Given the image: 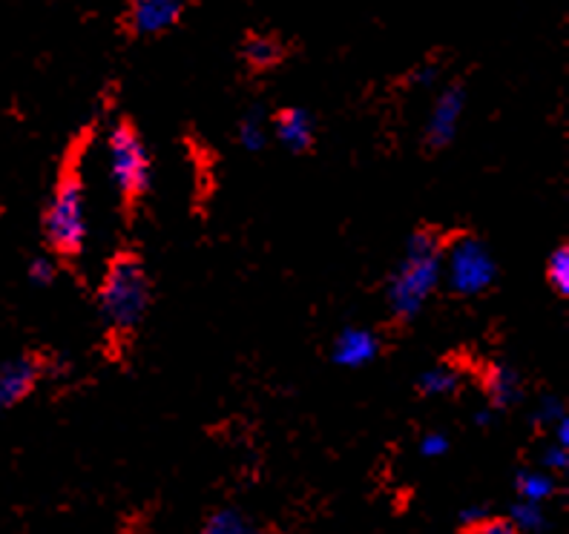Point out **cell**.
Returning a JSON list of instances; mask_svg holds the SVG:
<instances>
[{
  "mask_svg": "<svg viewBox=\"0 0 569 534\" xmlns=\"http://www.w3.org/2000/svg\"><path fill=\"white\" fill-rule=\"evenodd\" d=\"M443 236L429 228H420L406 242V253L391 273L386 288V302L397 322H411L423 311L429 296L438 291L443 276Z\"/></svg>",
  "mask_w": 569,
  "mask_h": 534,
  "instance_id": "1",
  "label": "cell"
},
{
  "mask_svg": "<svg viewBox=\"0 0 569 534\" xmlns=\"http://www.w3.org/2000/svg\"><path fill=\"white\" fill-rule=\"evenodd\" d=\"M150 276L141 259L132 253L112 259L98 288V308L107 325L116 333L136 331L150 308Z\"/></svg>",
  "mask_w": 569,
  "mask_h": 534,
  "instance_id": "2",
  "label": "cell"
},
{
  "mask_svg": "<svg viewBox=\"0 0 569 534\" xmlns=\"http://www.w3.org/2000/svg\"><path fill=\"white\" fill-rule=\"evenodd\" d=\"M43 239L58 256H78L87 244V193L81 170H67L43 210Z\"/></svg>",
  "mask_w": 569,
  "mask_h": 534,
  "instance_id": "3",
  "label": "cell"
},
{
  "mask_svg": "<svg viewBox=\"0 0 569 534\" xmlns=\"http://www.w3.org/2000/svg\"><path fill=\"white\" fill-rule=\"evenodd\" d=\"M107 153H110L112 184L127 204H136L150 190L153 164H150L144 139L132 121L124 119L112 127L110 139H107Z\"/></svg>",
  "mask_w": 569,
  "mask_h": 534,
  "instance_id": "4",
  "label": "cell"
},
{
  "mask_svg": "<svg viewBox=\"0 0 569 534\" xmlns=\"http://www.w3.org/2000/svg\"><path fill=\"white\" fill-rule=\"evenodd\" d=\"M443 264L451 291L458 296H478V293L489 291L498 276V264L487 244L469 233L451 239L449 248H443Z\"/></svg>",
  "mask_w": 569,
  "mask_h": 534,
  "instance_id": "5",
  "label": "cell"
},
{
  "mask_svg": "<svg viewBox=\"0 0 569 534\" xmlns=\"http://www.w3.org/2000/svg\"><path fill=\"white\" fill-rule=\"evenodd\" d=\"M188 9V0H127V29L136 38L164 36Z\"/></svg>",
  "mask_w": 569,
  "mask_h": 534,
  "instance_id": "6",
  "label": "cell"
},
{
  "mask_svg": "<svg viewBox=\"0 0 569 534\" xmlns=\"http://www.w3.org/2000/svg\"><path fill=\"white\" fill-rule=\"evenodd\" d=\"M463 107H466V90L460 83H449L443 92L438 95L435 107H431L429 124H426V147L431 153L435 150H443L455 141L458 135L460 119H463Z\"/></svg>",
  "mask_w": 569,
  "mask_h": 534,
  "instance_id": "7",
  "label": "cell"
},
{
  "mask_svg": "<svg viewBox=\"0 0 569 534\" xmlns=\"http://www.w3.org/2000/svg\"><path fill=\"white\" fill-rule=\"evenodd\" d=\"M43 376V362L38 356H14L0 365V414L23 403Z\"/></svg>",
  "mask_w": 569,
  "mask_h": 534,
  "instance_id": "8",
  "label": "cell"
},
{
  "mask_svg": "<svg viewBox=\"0 0 569 534\" xmlns=\"http://www.w3.org/2000/svg\"><path fill=\"white\" fill-rule=\"evenodd\" d=\"M380 336L368 328H346L333 340L331 360L340 369H366L380 356Z\"/></svg>",
  "mask_w": 569,
  "mask_h": 534,
  "instance_id": "9",
  "label": "cell"
},
{
  "mask_svg": "<svg viewBox=\"0 0 569 534\" xmlns=\"http://www.w3.org/2000/svg\"><path fill=\"white\" fill-rule=\"evenodd\" d=\"M271 130L279 144H284L293 153H308L313 147V139H317L313 115L308 110H299V107H288V110L277 112Z\"/></svg>",
  "mask_w": 569,
  "mask_h": 534,
  "instance_id": "10",
  "label": "cell"
},
{
  "mask_svg": "<svg viewBox=\"0 0 569 534\" xmlns=\"http://www.w3.org/2000/svg\"><path fill=\"white\" fill-rule=\"evenodd\" d=\"M487 394L492 409H509V405L521 403V374H518L512 365L498 362V365H492V369L487 371Z\"/></svg>",
  "mask_w": 569,
  "mask_h": 534,
  "instance_id": "11",
  "label": "cell"
},
{
  "mask_svg": "<svg viewBox=\"0 0 569 534\" xmlns=\"http://www.w3.org/2000/svg\"><path fill=\"white\" fill-rule=\"evenodd\" d=\"M242 61L248 63V70L253 72H268L284 61V47L273 36L264 32H253L248 41L242 43Z\"/></svg>",
  "mask_w": 569,
  "mask_h": 534,
  "instance_id": "12",
  "label": "cell"
},
{
  "mask_svg": "<svg viewBox=\"0 0 569 534\" xmlns=\"http://www.w3.org/2000/svg\"><path fill=\"white\" fill-rule=\"evenodd\" d=\"M515 492L529 503H547V500L556 497L558 480L556 474L543 472V468H523V472L515 474Z\"/></svg>",
  "mask_w": 569,
  "mask_h": 534,
  "instance_id": "13",
  "label": "cell"
},
{
  "mask_svg": "<svg viewBox=\"0 0 569 534\" xmlns=\"http://www.w3.org/2000/svg\"><path fill=\"white\" fill-rule=\"evenodd\" d=\"M202 534H273V532H268V528L248 521L239 508L224 506L208 514V521L202 523Z\"/></svg>",
  "mask_w": 569,
  "mask_h": 534,
  "instance_id": "14",
  "label": "cell"
},
{
  "mask_svg": "<svg viewBox=\"0 0 569 534\" xmlns=\"http://www.w3.org/2000/svg\"><path fill=\"white\" fill-rule=\"evenodd\" d=\"M460 385V374L451 365H435V369L423 371L417 380V391L423 396H446L455 394Z\"/></svg>",
  "mask_w": 569,
  "mask_h": 534,
  "instance_id": "15",
  "label": "cell"
},
{
  "mask_svg": "<svg viewBox=\"0 0 569 534\" xmlns=\"http://www.w3.org/2000/svg\"><path fill=\"white\" fill-rule=\"evenodd\" d=\"M509 521L521 534H541L549 528V517L543 512V503H529V500H518L509 512Z\"/></svg>",
  "mask_w": 569,
  "mask_h": 534,
  "instance_id": "16",
  "label": "cell"
},
{
  "mask_svg": "<svg viewBox=\"0 0 569 534\" xmlns=\"http://www.w3.org/2000/svg\"><path fill=\"white\" fill-rule=\"evenodd\" d=\"M268 132H271V127H268L262 112L250 110L248 115L239 121L237 139L248 153H259V150H264V144H268Z\"/></svg>",
  "mask_w": 569,
  "mask_h": 534,
  "instance_id": "17",
  "label": "cell"
},
{
  "mask_svg": "<svg viewBox=\"0 0 569 534\" xmlns=\"http://www.w3.org/2000/svg\"><path fill=\"white\" fill-rule=\"evenodd\" d=\"M547 282L558 296H569V248L561 244L547 262Z\"/></svg>",
  "mask_w": 569,
  "mask_h": 534,
  "instance_id": "18",
  "label": "cell"
},
{
  "mask_svg": "<svg viewBox=\"0 0 569 534\" xmlns=\"http://www.w3.org/2000/svg\"><path fill=\"white\" fill-rule=\"evenodd\" d=\"M541 468L549 474H563L569 468V449L561 443H552L543 449Z\"/></svg>",
  "mask_w": 569,
  "mask_h": 534,
  "instance_id": "19",
  "label": "cell"
},
{
  "mask_svg": "<svg viewBox=\"0 0 569 534\" xmlns=\"http://www.w3.org/2000/svg\"><path fill=\"white\" fill-rule=\"evenodd\" d=\"M451 449L449 437H446L443 431H429V434H423V440H420V454L429 460H438L443 457L446 452Z\"/></svg>",
  "mask_w": 569,
  "mask_h": 534,
  "instance_id": "20",
  "label": "cell"
},
{
  "mask_svg": "<svg viewBox=\"0 0 569 534\" xmlns=\"http://www.w3.org/2000/svg\"><path fill=\"white\" fill-rule=\"evenodd\" d=\"M561 416H567V409L558 396H543L541 405H538V414H535V423L541 425H556Z\"/></svg>",
  "mask_w": 569,
  "mask_h": 534,
  "instance_id": "21",
  "label": "cell"
},
{
  "mask_svg": "<svg viewBox=\"0 0 569 534\" xmlns=\"http://www.w3.org/2000/svg\"><path fill=\"white\" fill-rule=\"evenodd\" d=\"M58 268L52 259L47 256H38L29 262V279L36 282V285H52V279H56Z\"/></svg>",
  "mask_w": 569,
  "mask_h": 534,
  "instance_id": "22",
  "label": "cell"
},
{
  "mask_svg": "<svg viewBox=\"0 0 569 534\" xmlns=\"http://www.w3.org/2000/svg\"><path fill=\"white\" fill-rule=\"evenodd\" d=\"M469 534H521V532L515 528V523L509 521V517H492V514H489L487 521L469 528Z\"/></svg>",
  "mask_w": 569,
  "mask_h": 534,
  "instance_id": "23",
  "label": "cell"
},
{
  "mask_svg": "<svg viewBox=\"0 0 569 534\" xmlns=\"http://www.w3.org/2000/svg\"><path fill=\"white\" fill-rule=\"evenodd\" d=\"M440 78V67L438 63H423V67H417L411 72V83H420V87H431V83H438Z\"/></svg>",
  "mask_w": 569,
  "mask_h": 534,
  "instance_id": "24",
  "label": "cell"
},
{
  "mask_svg": "<svg viewBox=\"0 0 569 534\" xmlns=\"http://www.w3.org/2000/svg\"><path fill=\"white\" fill-rule=\"evenodd\" d=\"M487 517H489V512L483 506H469V508H463V512L458 514V521H460V526H463V528L478 526V523H483Z\"/></svg>",
  "mask_w": 569,
  "mask_h": 534,
  "instance_id": "25",
  "label": "cell"
},
{
  "mask_svg": "<svg viewBox=\"0 0 569 534\" xmlns=\"http://www.w3.org/2000/svg\"><path fill=\"white\" fill-rule=\"evenodd\" d=\"M552 429H556V443L567 445L569 449V416H561Z\"/></svg>",
  "mask_w": 569,
  "mask_h": 534,
  "instance_id": "26",
  "label": "cell"
},
{
  "mask_svg": "<svg viewBox=\"0 0 569 534\" xmlns=\"http://www.w3.org/2000/svg\"><path fill=\"white\" fill-rule=\"evenodd\" d=\"M492 420H495V409H492V405L475 414V423H478L480 429H487V425H492Z\"/></svg>",
  "mask_w": 569,
  "mask_h": 534,
  "instance_id": "27",
  "label": "cell"
}]
</instances>
